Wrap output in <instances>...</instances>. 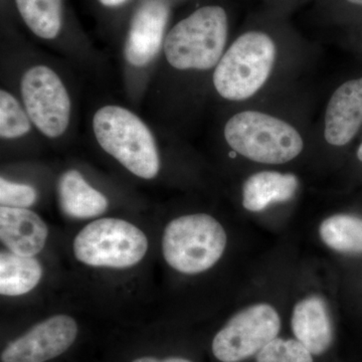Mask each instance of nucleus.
<instances>
[{
    "instance_id": "f257e3e1",
    "label": "nucleus",
    "mask_w": 362,
    "mask_h": 362,
    "mask_svg": "<svg viewBox=\"0 0 362 362\" xmlns=\"http://www.w3.org/2000/svg\"><path fill=\"white\" fill-rule=\"evenodd\" d=\"M100 146L133 175L143 180L156 177L160 168L154 136L141 119L123 107H102L93 118Z\"/></svg>"
},
{
    "instance_id": "f03ea898",
    "label": "nucleus",
    "mask_w": 362,
    "mask_h": 362,
    "mask_svg": "<svg viewBox=\"0 0 362 362\" xmlns=\"http://www.w3.org/2000/svg\"><path fill=\"white\" fill-rule=\"evenodd\" d=\"M228 33V16L223 7H201L166 35L165 58L176 70H211L225 54Z\"/></svg>"
},
{
    "instance_id": "7ed1b4c3",
    "label": "nucleus",
    "mask_w": 362,
    "mask_h": 362,
    "mask_svg": "<svg viewBox=\"0 0 362 362\" xmlns=\"http://www.w3.org/2000/svg\"><path fill=\"white\" fill-rule=\"evenodd\" d=\"M223 135L233 151L258 163H287L304 148L303 138L294 126L264 112L235 114L226 123Z\"/></svg>"
},
{
    "instance_id": "20e7f679",
    "label": "nucleus",
    "mask_w": 362,
    "mask_h": 362,
    "mask_svg": "<svg viewBox=\"0 0 362 362\" xmlns=\"http://www.w3.org/2000/svg\"><path fill=\"white\" fill-rule=\"evenodd\" d=\"M277 58L270 35L249 32L240 35L225 52L214 73V86L228 101H245L266 84Z\"/></svg>"
},
{
    "instance_id": "39448f33",
    "label": "nucleus",
    "mask_w": 362,
    "mask_h": 362,
    "mask_svg": "<svg viewBox=\"0 0 362 362\" xmlns=\"http://www.w3.org/2000/svg\"><path fill=\"white\" fill-rule=\"evenodd\" d=\"M223 226L209 214H195L171 221L164 230L162 252L171 268L187 275L213 268L225 252Z\"/></svg>"
},
{
    "instance_id": "423d86ee",
    "label": "nucleus",
    "mask_w": 362,
    "mask_h": 362,
    "mask_svg": "<svg viewBox=\"0 0 362 362\" xmlns=\"http://www.w3.org/2000/svg\"><path fill=\"white\" fill-rule=\"evenodd\" d=\"M147 250L148 240L145 233L120 218L94 221L74 240L76 259L98 268H131L144 258Z\"/></svg>"
},
{
    "instance_id": "0eeeda50",
    "label": "nucleus",
    "mask_w": 362,
    "mask_h": 362,
    "mask_svg": "<svg viewBox=\"0 0 362 362\" xmlns=\"http://www.w3.org/2000/svg\"><path fill=\"white\" fill-rule=\"evenodd\" d=\"M281 318L272 305H252L235 314L216 332L211 354L220 362H244L279 337Z\"/></svg>"
},
{
    "instance_id": "6e6552de",
    "label": "nucleus",
    "mask_w": 362,
    "mask_h": 362,
    "mask_svg": "<svg viewBox=\"0 0 362 362\" xmlns=\"http://www.w3.org/2000/svg\"><path fill=\"white\" fill-rule=\"evenodd\" d=\"M21 90L35 127L47 137H61L70 124L71 100L56 71L47 66H33L23 74Z\"/></svg>"
},
{
    "instance_id": "1a4fd4ad",
    "label": "nucleus",
    "mask_w": 362,
    "mask_h": 362,
    "mask_svg": "<svg viewBox=\"0 0 362 362\" xmlns=\"http://www.w3.org/2000/svg\"><path fill=\"white\" fill-rule=\"evenodd\" d=\"M78 335V323L73 317L66 314L49 317L7 343L0 362L54 361L70 350Z\"/></svg>"
},
{
    "instance_id": "9d476101",
    "label": "nucleus",
    "mask_w": 362,
    "mask_h": 362,
    "mask_svg": "<svg viewBox=\"0 0 362 362\" xmlns=\"http://www.w3.org/2000/svg\"><path fill=\"white\" fill-rule=\"evenodd\" d=\"M169 18V6L163 0H148L136 11L124 45L126 61L142 68L156 58L160 49Z\"/></svg>"
},
{
    "instance_id": "9b49d317",
    "label": "nucleus",
    "mask_w": 362,
    "mask_h": 362,
    "mask_svg": "<svg viewBox=\"0 0 362 362\" xmlns=\"http://www.w3.org/2000/svg\"><path fill=\"white\" fill-rule=\"evenodd\" d=\"M362 126V78L337 88L328 101L324 116V137L332 146L349 144Z\"/></svg>"
},
{
    "instance_id": "f8f14e48",
    "label": "nucleus",
    "mask_w": 362,
    "mask_h": 362,
    "mask_svg": "<svg viewBox=\"0 0 362 362\" xmlns=\"http://www.w3.org/2000/svg\"><path fill=\"white\" fill-rule=\"evenodd\" d=\"M291 328L295 339L314 356L325 354L334 341V328L327 305L322 298L310 296L293 309Z\"/></svg>"
},
{
    "instance_id": "ddd939ff",
    "label": "nucleus",
    "mask_w": 362,
    "mask_h": 362,
    "mask_svg": "<svg viewBox=\"0 0 362 362\" xmlns=\"http://www.w3.org/2000/svg\"><path fill=\"white\" fill-rule=\"evenodd\" d=\"M49 230L42 218L28 209L0 207V240L9 252L33 257L42 252Z\"/></svg>"
},
{
    "instance_id": "4468645a",
    "label": "nucleus",
    "mask_w": 362,
    "mask_h": 362,
    "mask_svg": "<svg viewBox=\"0 0 362 362\" xmlns=\"http://www.w3.org/2000/svg\"><path fill=\"white\" fill-rule=\"evenodd\" d=\"M299 187L297 176L278 171L255 173L243 187V206L247 211L259 213L271 204L292 199Z\"/></svg>"
},
{
    "instance_id": "2eb2a0df",
    "label": "nucleus",
    "mask_w": 362,
    "mask_h": 362,
    "mask_svg": "<svg viewBox=\"0 0 362 362\" xmlns=\"http://www.w3.org/2000/svg\"><path fill=\"white\" fill-rule=\"evenodd\" d=\"M58 194L62 211L71 218H96L108 209L107 197L90 187L75 169L66 171L59 177Z\"/></svg>"
},
{
    "instance_id": "dca6fc26",
    "label": "nucleus",
    "mask_w": 362,
    "mask_h": 362,
    "mask_svg": "<svg viewBox=\"0 0 362 362\" xmlns=\"http://www.w3.org/2000/svg\"><path fill=\"white\" fill-rule=\"evenodd\" d=\"M42 267L33 257L11 252L0 254V293L16 297L32 291L42 277Z\"/></svg>"
},
{
    "instance_id": "f3484780",
    "label": "nucleus",
    "mask_w": 362,
    "mask_h": 362,
    "mask_svg": "<svg viewBox=\"0 0 362 362\" xmlns=\"http://www.w3.org/2000/svg\"><path fill=\"white\" fill-rule=\"evenodd\" d=\"M319 235L324 244L342 254H362V218L335 214L321 223Z\"/></svg>"
},
{
    "instance_id": "a211bd4d",
    "label": "nucleus",
    "mask_w": 362,
    "mask_h": 362,
    "mask_svg": "<svg viewBox=\"0 0 362 362\" xmlns=\"http://www.w3.org/2000/svg\"><path fill=\"white\" fill-rule=\"evenodd\" d=\"M18 13L35 35L52 40L62 28V0H16Z\"/></svg>"
},
{
    "instance_id": "6ab92c4d",
    "label": "nucleus",
    "mask_w": 362,
    "mask_h": 362,
    "mask_svg": "<svg viewBox=\"0 0 362 362\" xmlns=\"http://www.w3.org/2000/svg\"><path fill=\"white\" fill-rule=\"evenodd\" d=\"M28 112L7 90H0V136L2 139H16L32 129Z\"/></svg>"
},
{
    "instance_id": "aec40b11",
    "label": "nucleus",
    "mask_w": 362,
    "mask_h": 362,
    "mask_svg": "<svg viewBox=\"0 0 362 362\" xmlns=\"http://www.w3.org/2000/svg\"><path fill=\"white\" fill-rule=\"evenodd\" d=\"M313 354L295 338L277 337L262 349L256 362H314Z\"/></svg>"
},
{
    "instance_id": "412c9836",
    "label": "nucleus",
    "mask_w": 362,
    "mask_h": 362,
    "mask_svg": "<svg viewBox=\"0 0 362 362\" xmlns=\"http://www.w3.org/2000/svg\"><path fill=\"white\" fill-rule=\"evenodd\" d=\"M37 199V192L30 185H21L0 178V204L1 206L28 209Z\"/></svg>"
},
{
    "instance_id": "4be33fe9",
    "label": "nucleus",
    "mask_w": 362,
    "mask_h": 362,
    "mask_svg": "<svg viewBox=\"0 0 362 362\" xmlns=\"http://www.w3.org/2000/svg\"><path fill=\"white\" fill-rule=\"evenodd\" d=\"M129 362H194L187 356H158L156 354H143V356H135Z\"/></svg>"
},
{
    "instance_id": "5701e85b",
    "label": "nucleus",
    "mask_w": 362,
    "mask_h": 362,
    "mask_svg": "<svg viewBox=\"0 0 362 362\" xmlns=\"http://www.w3.org/2000/svg\"><path fill=\"white\" fill-rule=\"evenodd\" d=\"M102 4L105 6L108 7H116L121 6L124 2L127 1V0H99Z\"/></svg>"
},
{
    "instance_id": "b1692460",
    "label": "nucleus",
    "mask_w": 362,
    "mask_h": 362,
    "mask_svg": "<svg viewBox=\"0 0 362 362\" xmlns=\"http://www.w3.org/2000/svg\"><path fill=\"white\" fill-rule=\"evenodd\" d=\"M357 157H358L359 160L362 162V143L361 146L358 147V150H357Z\"/></svg>"
},
{
    "instance_id": "393cba45",
    "label": "nucleus",
    "mask_w": 362,
    "mask_h": 362,
    "mask_svg": "<svg viewBox=\"0 0 362 362\" xmlns=\"http://www.w3.org/2000/svg\"><path fill=\"white\" fill-rule=\"evenodd\" d=\"M347 1L350 2V4H358V6H362V0H347Z\"/></svg>"
}]
</instances>
